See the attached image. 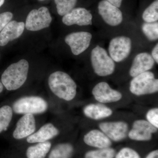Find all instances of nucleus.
<instances>
[{
    "label": "nucleus",
    "mask_w": 158,
    "mask_h": 158,
    "mask_svg": "<svg viewBox=\"0 0 158 158\" xmlns=\"http://www.w3.org/2000/svg\"><path fill=\"white\" fill-rule=\"evenodd\" d=\"M48 83L50 89L59 98L70 101L76 95V84L65 72L58 71L53 73L49 77Z\"/></svg>",
    "instance_id": "obj_1"
},
{
    "label": "nucleus",
    "mask_w": 158,
    "mask_h": 158,
    "mask_svg": "<svg viewBox=\"0 0 158 158\" xmlns=\"http://www.w3.org/2000/svg\"><path fill=\"white\" fill-rule=\"evenodd\" d=\"M29 68L28 62L25 59H21L19 62L11 64L2 75V84L7 90H17L26 82Z\"/></svg>",
    "instance_id": "obj_2"
},
{
    "label": "nucleus",
    "mask_w": 158,
    "mask_h": 158,
    "mask_svg": "<svg viewBox=\"0 0 158 158\" xmlns=\"http://www.w3.org/2000/svg\"><path fill=\"white\" fill-rule=\"evenodd\" d=\"M90 59L94 70L99 76H107L114 72L115 68L114 61L106 50L99 46L92 49Z\"/></svg>",
    "instance_id": "obj_3"
},
{
    "label": "nucleus",
    "mask_w": 158,
    "mask_h": 158,
    "mask_svg": "<svg viewBox=\"0 0 158 158\" xmlns=\"http://www.w3.org/2000/svg\"><path fill=\"white\" fill-rule=\"evenodd\" d=\"M131 92L137 96L151 94L158 90V80L154 73L147 71L133 77L130 83Z\"/></svg>",
    "instance_id": "obj_4"
},
{
    "label": "nucleus",
    "mask_w": 158,
    "mask_h": 158,
    "mask_svg": "<svg viewBox=\"0 0 158 158\" xmlns=\"http://www.w3.org/2000/svg\"><path fill=\"white\" fill-rule=\"evenodd\" d=\"M48 107L45 100L38 96H26L15 102L13 110L19 114H37L44 113Z\"/></svg>",
    "instance_id": "obj_5"
},
{
    "label": "nucleus",
    "mask_w": 158,
    "mask_h": 158,
    "mask_svg": "<svg viewBox=\"0 0 158 158\" xmlns=\"http://www.w3.org/2000/svg\"><path fill=\"white\" fill-rule=\"evenodd\" d=\"M52 21L48 9L41 7L29 12L26 19L25 27L30 31H36L48 27Z\"/></svg>",
    "instance_id": "obj_6"
},
{
    "label": "nucleus",
    "mask_w": 158,
    "mask_h": 158,
    "mask_svg": "<svg viewBox=\"0 0 158 158\" xmlns=\"http://www.w3.org/2000/svg\"><path fill=\"white\" fill-rule=\"evenodd\" d=\"M132 41L129 37L118 36L110 41L109 52L114 61L120 62L126 59L131 53Z\"/></svg>",
    "instance_id": "obj_7"
},
{
    "label": "nucleus",
    "mask_w": 158,
    "mask_h": 158,
    "mask_svg": "<svg viewBox=\"0 0 158 158\" xmlns=\"http://www.w3.org/2000/svg\"><path fill=\"white\" fill-rule=\"evenodd\" d=\"M92 37V35L89 32H73L65 37V41L70 47L73 54L77 56L88 48Z\"/></svg>",
    "instance_id": "obj_8"
},
{
    "label": "nucleus",
    "mask_w": 158,
    "mask_h": 158,
    "mask_svg": "<svg viewBox=\"0 0 158 158\" xmlns=\"http://www.w3.org/2000/svg\"><path fill=\"white\" fill-rule=\"evenodd\" d=\"M100 129L110 140L121 141L127 136L128 126L123 121L106 122L99 125Z\"/></svg>",
    "instance_id": "obj_9"
},
{
    "label": "nucleus",
    "mask_w": 158,
    "mask_h": 158,
    "mask_svg": "<svg viewBox=\"0 0 158 158\" xmlns=\"http://www.w3.org/2000/svg\"><path fill=\"white\" fill-rule=\"evenodd\" d=\"M157 128L147 120H137L134 122L132 128L128 133L130 138L137 141H148L152 138V134Z\"/></svg>",
    "instance_id": "obj_10"
},
{
    "label": "nucleus",
    "mask_w": 158,
    "mask_h": 158,
    "mask_svg": "<svg viewBox=\"0 0 158 158\" xmlns=\"http://www.w3.org/2000/svg\"><path fill=\"white\" fill-rule=\"evenodd\" d=\"M92 94L95 99L101 103L118 102L122 98L120 92L112 89L108 83L105 82L97 84L92 90Z\"/></svg>",
    "instance_id": "obj_11"
},
{
    "label": "nucleus",
    "mask_w": 158,
    "mask_h": 158,
    "mask_svg": "<svg viewBox=\"0 0 158 158\" xmlns=\"http://www.w3.org/2000/svg\"><path fill=\"white\" fill-rule=\"evenodd\" d=\"M98 9L99 14L109 25L118 26L122 22L121 11L106 0H102L99 3Z\"/></svg>",
    "instance_id": "obj_12"
},
{
    "label": "nucleus",
    "mask_w": 158,
    "mask_h": 158,
    "mask_svg": "<svg viewBox=\"0 0 158 158\" xmlns=\"http://www.w3.org/2000/svg\"><path fill=\"white\" fill-rule=\"evenodd\" d=\"M62 21L66 26L76 24L80 26L91 25L92 15L90 11L83 8L73 9L65 15Z\"/></svg>",
    "instance_id": "obj_13"
},
{
    "label": "nucleus",
    "mask_w": 158,
    "mask_h": 158,
    "mask_svg": "<svg viewBox=\"0 0 158 158\" xmlns=\"http://www.w3.org/2000/svg\"><path fill=\"white\" fill-rule=\"evenodd\" d=\"M36 130V121L33 114H25L16 124L13 133V136L16 139H21L33 134Z\"/></svg>",
    "instance_id": "obj_14"
},
{
    "label": "nucleus",
    "mask_w": 158,
    "mask_h": 158,
    "mask_svg": "<svg viewBox=\"0 0 158 158\" xmlns=\"http://www.w3.org/2000/svg\"><path fill=\"white\" fill-rule=\"evenodd\" d=\"M25 27L23 22L11 21L0 32V46H4L8 43L19 38Z\"/></svg>",
    "instance_id": "obj_15"
},
{
    "label": "nucleus",
    "mask_w": 158,
    "mask_h": 158,
    "mask_svg": "<svg viewBox=\"0 0 158 158\" xmlns=\"http://www.w3.org/2000/svg\"><path fill=\"white\" fill-rule=\"evenodd\" d=\"M155 62L151 55L148 53L138 54L133 60L130 69V75L134 77L140 74L148 71L153 67Z\"/></svg>",
    "instance_id": "obj_16"
},
{
    "label": "nucleus",
    "mask_w": 158,
    "mask_h": 158,
    "mask_svg": "<svg viewBox=\"0 0 158 158\" xmlns=\"http://www.w3.org/2000/svg\"><path fill=\"white\" fill-rule=\"evenodd\" d=\"M59 131L52 123L44 125L36 132L34 133L27 138L29 143L45 142L58 135Z\"/></svg>",
    "instance_id": "obj_17"
},
{
    "label": "nucleus",
    "mask_w": 158,
    "mask_h": 158,
    "mask_svg": "<svg viewBox=\"0 0 158 158\" xmlns=\"http://www.w3.org/2000/svg\"><path fill=\"white\" fill-rule=\"evenodd\" d=\"M84 141L87 145L98 148L110 147L112 144L110 138L98 130L90 131L84 137Z\"/></svg>",
    "instance_id": "obj_18"
},
{
    "label": "nucleus",
    "mask_w": 158,
    "mask_h": 158,
    "mask_svg": "<svg viewBox=\"0 0 158 158\" xmlns=\"http://www.w3.org/2000/svg\"><path fill=\"white\" fill-rule=\"evenodd\" d=\"M83 111L85 116L94 120L107 118L113 114V111L110 108L101 103L87 105Z\"/></svg>",
    "instance_id": "obj_19"
},
{
    "label": "nucleus",
    "mask_w": 158,
    "mask_h": 158,
    "mask_svg": "<svg viewBox=\"0 0 158 158\" xmlns=\"http://www.w3.org/2000/svg\"><path fill=\"white\" fill-rule=\"evenodd\" d=\"M52 147V144L48 141L38 143L30 146L26 151L27 158H45Z\"/></svg>",
    "instance_id": "obj_20"
},
{
    "label": "nucleus",
    "mask_w": 158,
    "mask_h": 158,
    "mask_svg": "<svg viewBox=\"0 0 158 158\" xmlns=\"http://www.w3.org/2000/svg\"><path fill=\"white\" fill-rule=\"evenodd\" d=\"M73 146L69 143L56 145L51 151L48 158H71L73 154Z\"/></svg>",
    "instance_id": "obj_21"
},
{
    "label": "nucleus",
    "mask_w": 158,
    "mask_h": 158,
    "mask_svg": "<svg viewBox=\"0 0 158 158\" xmlns=\"http://www.w3.org/2000/svg\"><path fill=\"white\" fill-rule=\"evenodd\" d=\"M13 116V110L9 106L0 108V133L6 131L11 122Z\"/></svg>",
    "instance_id": "obj_22"
},
{
    "label": "nucleus",
    "mask_w": 158,
    "mask_h": 158,
    "mask_svg": "<svg viewBox=\"0 0 158 158\" xmlns=\"http://www.w3.org/2000/svg\"><path fill=\"white\" fill-rule=\"evenodd\" d=\"M116 155L115 149L106 148L89 151L85 154V158H114Z\"/></svg>",
    "instance_id": "obj_23"
},
{
    "label": "nucleus",
    "mask_w": 158,
    "mask_h": 158,
    "mask_svg": "<svg viewBox=\"0 0 158 158\" xmlns=\"http://www.w3.org/2000/svg\"><path fill=\"white\" fill-rule=\"evenodd\" d=\"M142 18L146 23L156 22L158 19V0H156L144 10Z\"/></svg>",
    "instance_id": "obj_24"
},
{
    "label": "nucleus",
    "mask_w": 158,
    "mask_h": 158,
    "mask_svg": "<svg viewBox=\"0 0 158 158\" xmlns=\"http://www.w3.org/2000/svg\"><path fill=\"white\" fill-rule=\"evenodd\" d=\"M77 0H55L57 12L61 16H64L74 9Z\"/></svg>",
    "instance_id": "obj_25"
},
{
    "label": "nucleus",
    "mask_w": 158,
    "mask_h": 158,
    "mask_svg": "<svg viewBox=\"0 0 158 158\" xmlns=\"http://www.w3.org/2000/svg\"><path fill=\"white\" fill-rule=\"evenodd\" d=\"M141 28L142 32L149 40L154 41L158 39V22L144 23Z\"/></svg>",
    "instance_id": "obj_26"
},
{
    "label": "nucleus",
    "mask_w": 158,
    "mask_h": 158,
    "mask_svg": "<svg viewBox=\"0 0 158 158\" xmlns=\"http://www.w3.org/2000/svg\"><path fill=\"white\" fill-rule=\"evenodd\" d=\"M115 158H141L136 151L130 148L125 147L122 148L115 156Z\"/></svg>",
    "instance_id": "obj_27"
},
{
    "label": "nucleus",
    "mask_w": 158,
    "mask_h": 158,
    "mask_svg": "<svg viewBox=\"0 0 158 158\" xmlns=\"http://www.w3.org/2000/svg\"><path fill=\"white\" fill-rule=\"evenodd\" d=\"M147 121L158 129V109L153 108L151 109L146 114Z\"/></svg>",
    "instance_id": "obj_28"
},
{
    "label": "nucleus",
    "mask_w": 158,
    "mask_h": 158,
    "mask_svg": "<svg viewBox=\"0 0 158 158\" xmlns=\"http://www.w3.org/2000/svg\"><path fill=\"white\" fill-rule=\"evenodd\" d=\"M13 17V14L9 11L0 13V32L10 21Z\"/></svg>",
    "instance_id": "obj_29"
},
{
    "label": "nucleus",
    "mask_w": 158,
    "mask_h": 158,
    "mask_svg": "<svg viewBox=\"0 0 158 158\" xmlns=\"http://www.w3.org/2000/svg\"><path fill=\"white\" fill-rule=\"evenodd\" d=\"M152 56L154 61L157 63H158V44H157L155 47L153 49L152 52Z\"/></svg>",
    "instance_id": "obj_30"
},
{
    "label": "nucleus",
    "mask_w": 158,
    "mask_h": 158,
    "mask_svg": "<svg viewBox=\"0 0 158 158\" xmlns=\"http://www.w3.org/2000/svg\"><path fill=\"white\" fill-rule=\"evenodd\" d=\"M106 1L118 8L121 6L123 0H106Z\"/></svg>",
    "instance_id": "obj_31"
},
{
    "label": "nucleus",
    "mask_w": 158,
    "mask_h": 158,
    "mask_svg": "<svg viewBox=\"0 0 158 158\" xmlns=\"http://www.w3.org/2000/svg\"><path fill=\"white\" fill-rule=\"evenodd\" d=\"M145 158H158V150L152 151L150 152Z\"/></svg>",
    "instance_id": "obj_32"
},
{
    "label": "nucleus",
    "mask_w": 158,
    "mask_h": 158,
    "mask_svg": "<svg viewBox=\"0 0 158 158\" xmlns=\"http://www.w3.org/2000/svg\"><path fill=\"white\" fill-rule=\"evenodd\" d=\"M3 84H2V83H1L0 82V93L1 92H2V91H3Z\"/></svg>",
    "instance_id": "obj_33"
},
{
    "label": "nucleus",
    "mask_w": 158,
    "mask_h": 158,
    "mask_svg": "<svg viewBox=\"0 0 158 158\" xmlns=\"http://www.w3.org/2000/svg\"><path fill=\"white\" fill-rule=\"evenodd\" d=\"M5 1V0H0V7L4 4Z\"/></svg>",
    "instance_id": "obj_34"
},
{
    "label": "nucleus",
    "mask_w": 158,
    "mask_h": 158,
    "mask_svg": "<svg viewBox=\"0 0 158 158\" xmlns=\"http://www.w3.org/2000/svg\"><path fill=\"white\" fill-rule=\"evenodd\" d=\"M38 1H45V0H38Z\"/></svg>",
    "instance_id": "obj_35"
}]
</instances>
